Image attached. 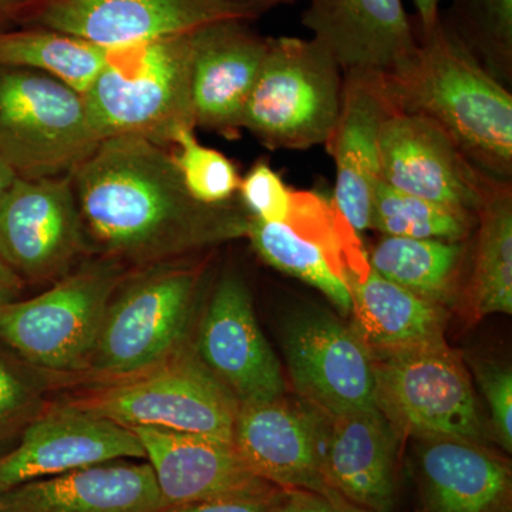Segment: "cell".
Segmentation results:
<instances>
[{"label": "cell", "instance_id": "22", "mask_svg": "<svg viewBox=\"0 0 512 512\" xmlns=\"http://www.w3.org/2000/svg\"><path fill=\"white\" fill-rule=\"evenodd\" d=\"M167 508L150 463L109 461L20 484L0 512H158Z\"/></svg>", "mask_w": 512, "mask_h": 512}, {"label": "cell", "instance_id": "1", "mask_svg": "<svg viewBox=\"0 0 512 512\" xmlns=\"http://www.w3.org/2000/svg\"><path fill=\"white\" fill-rule=\"evenodd\" d=\"M72 183L86 237L113 261H164L241 237L251 218L242 204L192 198L173 154L141 137L104 138Z\"/></svg>", "mask_w": 512, "mask_h": 512}, {"label": "cell", "instance_id": "5", "mask_svg": "<svg viewBox=\"0 0 512 512\" xmlns=\"http://www.w3.org/2000/svg\"><path fill=\"white\" fill-rule=\"evenodd\" d=\"M100 141L82 94L37 70L0 64V158L18 177L72 174Z\"/></svg>", "mask_w": 512, "mask_h": 512}, {"label": "cell", "instance_id": "37", "mask_svg": "<svg viewBox=\"0 0 512 512\" xmlns=\"http://www.w3.org/2000/svg\"><path fill=\"white\" fill-rule=\"evenodd\" d=\"M40 0H0V33L22 28Z\"/></svg>", "mask_w": 512, "mask_h": 512}, {"label": "cell", "instance_id": "8", "mask_svg": "<svg viewBox=\"0 0 512 512\" xmlns=\"http://www.w3.org/2000/svg\"><path fill=\"white\" fill-rule=\"evenodd\" d=\"M73 403L127 429L158 427L228 443L238 412L228 390L181 350L147 372L106 384Z\"/></svg>", "mask_w": 512, "mask_h": 512}, {"label": "cell", "instance_id": "14", "mask_svg": "<svg viewBox=\"0 0 512 512\" xmlns=\"http://www.w3.org/2000/svg\"><path fill=\"white\" fill-rule=\"evenodd\" d=\"M198 357L238 404L284 396L285 379L256 320L247 284L227 274L212 292L198 333Z\"/></svg>", "mask_w": 512, "mask_h": 512}, {"label": "cell", "instance_id": "21", "mask_svg": "<svg viewBox=\"0 0 512 512\" xmlns=\"http://www.w3.org/2000/svg\"><path fill=\"white\" fill-rule=\"evenodd\" d=\"M326 481L349 501L393 512L399 493V433L379 409L326 417L322 446Z\"/></svg>", "mask_w": 512, "mask_h": 512}, {"label": "cell", "instance_id": "24", "mask_svg": "<svg viewBox=\"0 0 512 512\" xmlns=\"http://www.w3.org/2000/svg\"><path fill=\"white\" fill-rule=\"evenodd\" d=\"M342 278L352 296V329L370 353L444 340L441 306L424 301L377 274L366 252L345 266Z\"/></svg>", "mask_w": 512, "mask_h": 512}, {"label": "cell", "instance_id": "34", "mask_svg": "<svg viewBox=\"0 0 512 512\" xmlns=\"http://www.w3.org/2000/svg\"><path fill=\"white\" fill-rule=\"evenodd\" d=\"M478 387L484 394L490 412L491 426L498 444L512 451V372L507 365L481 362L476 365Z\"/></svg>", "mask_w": 512, "mask_h": 512}, {"label": "cell", "instance_id": "35", "mask_svg": "<svg viewBox=\"0 0 512 512\" xmlns=\"http://www.w3.org/2000/svg\"><path fill=\"white\" fill-rule=\"evenodd\" d=\"M272 512H373L360 507L338 491L315 493L309 490H276L271 498Z\"/></svg>", "mask_w": 512, "mask_h": 512}, {"label": "cell", "instance_id": "6", "mask_svg": "<svg viewBox=\"0 0 512 512\" xmlns=\"http://www.w3.org/2000/svg\"><path fill=\"white\" fill-rule=\"evenodd\" d=\"M120 281L116 261L83 266L35 298L2 306L0 339L39 369L62 373L89 369Z\"/></svg>", "mask_w": 512, "mask_h": 512}, {"label": "cell", "instance_id": "19", "mask_svg": "<svg viewBox=\"0 0 512 512\" xmlns=\"http://www.w3.org/2000/svg\"><path fill=\"white\" fill-rule=\"evenodd\" d=\"M301 23L343 73L393 72L419 46L402 0H308Z\"/></svg>", "mask_w": 512, "mask_h": 512}, {"label": "cell", "instance_id": "23", "mask_svg": "<svg viewBox=\"0 0 512 512\" xmlns=\"http://www.w3.org/2000/svg\"><path fill=\"white\" fill-rule=\"evenodd\" d=\"M421 512H511V467L474 441L417 439Z\"/></svg>", "mask_w": 512, "mask_h": 512}, {"label": "cell", "instance_id": "12", "mask_svg": "<svg viewBox=\"0 0 512 512\" xmlns=\"http://www.w3.org/2000/svg\"><path fill=\"white\" fill-rule=\"evenodd\" d=\"M262 13L231 0H40L22 28L57 30L113 49L225 19L251 22Z\"/></svg>", "mask_w": 512, "mask_h": 512}, {"label": "cell", "instance_id": "38", "mask_svg": "<svg viewBox=\"0 0 512 512\" xmlns=\"http://www.w3.org/2000/svg\"><path fill=\"white\" fill-rule=\"evenodd\" d=\"M25 282L19 278L0 258V308L13 301H18Z\"/></svg>", "mask_w": 512, "mask_h": 512}, {"label": "cell", "instance_id": "16", "mask_svg": "<svg viewBox=\"0 0 512 512\" xmlns=\"http://www.w3.org/2000/svg\"><path fill=\"white\" fill-rule=\"evenodd\" d=\"M326 416L284 396L238 404L232 444L256 477L279 490L330 493L322 466Z\"/></svg>", "mask_w": 512, "mask_h": 512}, {"label": "cell", "instance_id": "20", "mask_svg": "<svg viewBox=\"0 0 512 512\" xmlns=\"http://www.w3.org/2000/svg\"><path fill=\"white\" fill-rule=\"evenodd\" d=\"M390 113L379 73H343L339 116L325 146L335 160L333 202L356 232L370 228L373 188L380 178V127Z\"/></svg>", "mask_w": 512, "mask_h": 512}, {"label": "cell", "instance_id": "36", "mask_svg": "<svg viewBox=\"0 0 512 512\" xmlns=\"http://www.w3.org/2000/svg\"><path fill=\"white\" fill-rule=\"evenodd\" d=\"M271 498H218L174 505L158 512H272Z\"/></svg>", "mask_w": 512, "mask_h": 512}, {"label": "cell", "instance_id": "11", "mask_svg": "<svg viewBox=\"0 0 512 512\" xmlns=\"http://www.w3.org/2000/svg\"><path fill=\"white\" fill-rule=\"evenodd\" d=\"M284 352L303 402L326 417L379 409L372 353L335 316L305 309L288 322Z\"/></svg>", "mask_w": 512, "mask_h": 512}, {"label": "cell", "instance_id": "17", "mask_svg": "<svg viewBox=\"0 0 512 512\" xmlns=\"http://www.w3.org/2000/svg\"><path fill=\"white\" fill-rule=\"evenodd\" d=\"M249 20L225 19L191 32V97L195 126L235 137L261 73L268 37Z\"/></svg>", "mask_w": 512, "mask_h": 512}, {"label": "cell", "instance_id": "28", "mask_svg": "<svg viewBox=\"0 0 512 512\" xmlns=\"http://www.w3.org/2000/svg\"><path fill=\"white\" fill-rule=\"evenodd\" d=\"M247 237L258 255L278 271L322 292L343 315L352 312L348 286L336 272L328 254L309 238L285 224L249 218Z\"/></svg>", "mask_w": 512, "mask_h": 512}, {"label": "cell", "instance_id": "10", "mask_svg": "<svg viewBox=\"0 0 512 512\" xmlns=\"http://www.w3.org/2000/svg\"><path fill=\"white\" fill-rule=\"evenodd\" d=\"M87 237L72 174L16 178L0 200V258L23 282L69 274Z\"/></svg>", "mask_w": 512, "mask_h": 512}, {"label": "cell", "instance_id": "40", "mask_svg": "<svg viewBox=\"0 0 512 512\" xmlns=\"http://www.w3.org/2000/svg\"><path fill=\"white\" fill-rule=\"evenodd\" d=\"M16 178H18V174L9 167L5 161L0 158V200H2L3 195L6 194V191L12 187V184L15 183Z\"/></svg>", "mask_w": 512, "mask_h": 512}, {"label": "cell", "instance_id": "18", "mask_svg": "<svg viewBox=\"0 0 512 512\" xmlns=\"http://www.w3.org/2000/svg\"><path fill=\"white\" fill-rule=\"evenodd\" d=\"M140 440L165 505L218 498H269L278 488L252 473L228 441L138 426Z\"/></svg>", "mask_w": 512, "mask_h": 512}, {"label": "cell", "instance_id": "31", "mask_svg": "<svg viewBox=\"0 0 512 512\" xmlns=\"http://www.w3.org/2000/svg\"><path fill=\"white\" fill-rule=\"evenodd\" d=\"M173 144L178 146L173 154L174 163L195 200L208 205L231 201L238 192L237 167L220 151L202 146L195 138L194 128L178 131Z\"/></svg>", "mask_w": 512, "mask_h": 512}, {"label": "cell", "instance_id": "30", "mask_svg": "<svg viewBox=\"0 0 512 512\" xmlns=\"http://www.w3.org/2000/svg\"><path fill=\"white\" fill-rule=\"evenodd\" d=\"M448 22L498 82L512 79V0H453Z\"/></svg>", "mask_w": 512, "mask_h": 512}, {"label": "cell", "instance_id": "27", "mask_svg": "<svg viewBox=\"0 0 512 512\" xmlns=\"http://www.w3.org/2000/svg\"><path fill=\"white\" fill-rule=\"evenodd\" d=\"M107 49L80 37L45 28L0 33V64L37 70L74 92L89 90L106 64Z\"/></svg>", "mask_w": 512, "mask_h": 512}, {"label": "cell", "instance_id": "9", "mask_svg": "<svg viewBox=\"0 0 512 512\" xmlns=\"http://www.w3.org/2000/svg\"><path fill=\"white\" fill-rule=\"evenodd\" d=\"M200 272L160 266L111 299L89 369L107 382L153 369L180 350Z\"/></svg>", "mask_w": 512, "mask_h": 512}, {"label": "cell", "instance_id": "4", "mask_svg": "<svg viewBox=\"0 0 512 512\" xmlns=\"http://www.w3.org/2000/svg\"><path fill=\"white\" fill-rule=\"evenodd\" d=\"M343 72L315 39L268 37L241 128L271 150L328 143L342 103Z\"/></svg>", "mask_w": 512, "mask_h": 512}, {"label": "cell", "instance_id": "41", "mask_svg": "<svg viewBox=\"0 0 512 512\" xmlns=\"http://www.w3.org/2000/svg\"><path fill=\"white\" fill-rule=\"evenodd\" d=\"M231 2L245 3V5L255 6V8L266 12V10L275 8V6L291 5L296 0H231Z\"/></svg>", "mask_w": 512, "mask_h": 512}, {"label": "cell", "instance_id": "39", "mask_svg": "<svg viewBox=\"0 0 512 512\" xmlns=\"http://www.w3.org/2000/svg\"><path fill=\"white\" fill-rule=\"evenodd\" d=\"M417 10V30L421 33L429 32L440 19L441 0H413Z\"/></svg>", "mask_w": 512, "mask_h": 512}, {"label": "cell", "instance_id": "29", "mask_svg": "<svg viewBox=\"0 0 512 512\" xmlns=\"http://www.w3.org/2000/svg\"><path fill=\"white\" fill-rule=\"evenodd\" d=\"M477 221L473 212L414 197L380 178L373 188L370 228L387 237L467 241Z\"/></svg>", "mask_w": 512, "mask_h": 512}, {"label": "cell", "instance_id": "13", "mask_svg": "<svg viewBox=\"0 0 512 512\" xmlns=\"http://www.w3.org/2000/svg\"><path fill=\"white\" fill-rule=\"evenodd\" d=\"M379 167L380 180L396 190L476 215L503 181L468 160L434 121L402 111L380 127Z\"/></svg>", "mask_w": 512, "mask_h": 512}, {"label": "cell", "instance_id": "25", "mask_svg": "<svg viewBox=\"0 0 512 512\" xmlns=\"http://www.w3.org/2000/svg\"><path fill=\"white\" fill-rule=\"evenodd\" d=\"M466 255V241L383 235L367 259L387 281L441 306L456 292Z\"/></svg>", "mask_w": 512, "mask_h": 512}, {"label": "cell", "instance_id": "3", "mask_svg": "<svg viewBox=\"0 0 512 512\" xmlns=\"http://www.w3.org/2000/svg\"><path fill=\"white\" fill-rule=\"evenodd\" d=\"M191 32L107 49L106 64L83 94L100 140L117 136L173 144L195 127Z\"/></svg>", "mask_w": 512, "mask_h": 512}, {"label": "cell", "instance_id": "2", "mask_svg": "<svg viewBox=\"0 0 512 512\" xmlns=\"http://www.w3.org/2000/svg\"><path fill=\"white\" fill-rule=\"evenodd\" d=\"M417 35L413 55L393 72L380 74L390 107L434 121L468 160L511 183V93L484 69L444 16Z\"/></svg>", "mask_w": 512, "mask_h": 512}, {"label": "cell", "instance_id": "15", "mask_svg": "<svg viewBox=\"0 0 512 512\" xmlns=\"http://www.w3.org/2000/svg\"><path fill=\"white\" fill-rule=\"evenodd\" d=\"M123 458H146L127 427L70 403L37 414L18 446L0 454V494L40 480Z\"/></svg>", "mask_w": 512, "mask_h": 512}, {"label": "cell", "instance_id": "7", "mask_svg": "<svg viewBox=\"0 0 512 512\" xmlns=\"http://www.w3.org/2000/svg\"><path fill=\"white\" fill-rule=\"evenodd\" d=\"M372 357L377 407L397 433L480 443L483 423L470 376L444 340Z\"/></svg>", "mask_w": 512, "mask_h": 512}, {"label": "cell", "instance_id": "26", "mask_svg": "<svg viewBox=\"0 0 512 512\" xmlns=\"http://www.w3.org/2000/svg\"><path fill=\"white\" fill-rule=\"evenodd\" d=\"M468 298L476 318L512 313V188L501 181L477 214Z\"/></svg>", "mask_w": 512, "mask_h": 512}, {"label": "cell", "instance_id": "32", "mask_svg": "<svg viewBox=\"0 0 512 512\" xmlns=\"http://www.w3.org/2000/svg\"><path fill=\"white\" fill-rule=\"evenodd\" d=\"M242 205L256 220L285 224L292 208V188L266 161H258L239 181Z\"/></svg>", "mask_w": 512, "mask_h": 512}, {"label": "cell", "instance_id": "33", "mask_svg": "<svg viewBox=\"0 0 512 512\" xmlns=\"http://www.w3.org/2000/svg\"><path fill=\"white\" fill-rule=\"evenodd\" d=\"M39 390L25 370L0 355V443L39 414Z\"/></svg>", "mask_w": 512, "mask_h": 512}]
</instances>
